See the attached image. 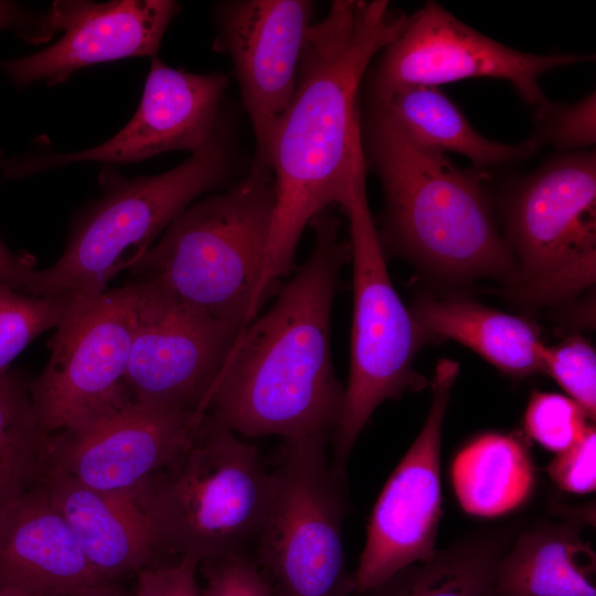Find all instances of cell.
Listing matches in <instances>:
<instances>
[{
  "label": "cell",
  "mask_w": 596,
  "mask_h": 596,
  "mask_svg": "<svg viewBox=\"0 0 596 596\" xmlns=\"http://www.w3.org/2000/svg\"><path fill=\"white\" fill-rule=\"evenodd\" d=\"M407 19L385 0H336L308 28L296 89L269 147L276 201L254 313L295 268L305 227L332 204L341 205L365 168L360 86Z\"/></svg>",
  "instance_id": "obj_1"
},
{
  "label": "cell",
  "mask_w": 596,
  "mask_h": 596,
  "mask_svg": "<svg viewBox=\"0 0 596 596\" xmlns=\"http://www.w3.org/2000/svg\"><path fill=\"white\" fill-rule=\"evenodd\" d=\"M309 225V257L243 330L210 395L206 413L235 434L328 436L339 419L344 389L332 364L330 319L350 244L330 207Z\"/></svg>",
  "instance_id": "obj_2"
},
{
  "label": "cell",
  "mask_w": 596,
  "mask_h": 596,
  "mask_svg": "<svg viewBox=\"0 0 596 596\" xmlns=\"http://www.w3.org/2000/svg\"><path fill=\"white\" fill-rule=\"evenodd\" d=\"M361 135L384 190L382 238L392 249L445 279L486 276L513 284L517 263L477 170L413 142L374 106Z\"/></svg>",
  "instance_id": "obj_3"
},
{
  "label": "cell",
  "mask_w": 596,
  "mask_h": 596,
  "mask_svg": "<svg viewBox=\"0 0 596 596\" xmlns=\"http://www.w3.org/2000/svg\"><path fill=\"white\" fill-rule=\"evenodd\" d=\"M270 171L251 167L227 191L188 206L132 266L189 308L245 329L275 209Z\"/></svg>",
  "instance_id": "obj_4"
},
{
  "label": "cell",
  "mask_w": 596,
  "mask_h": 596,
  "mask_svg": "<svg viewBox=\"0 0 596 596\" xmlns=\"http://www.w3.org/2000/svg\"><path fill=\"white\" fill-rule=\"evenodd\" d=\"M234 167L233 139L220 119L207 143L167 172L128 180L104 169L103 196L77 216L62 256L47 269L36 270L28 294H103L196 198L224 187Z\"/></svg>",
  "instance_id": "obj_5"
},
{
  "label": "cell",
  "mask_w": 596,
  "mask_h": 596,
  "mask_svg": "<svg viewBox=\"0 0 596 596\" xmlns=\"http://www.w3.org/2000/svg\"><path fill=\"white\" fill-rule=\"evenodd\" d=\"M270 490L258 449L205 412L187 446L138 494L161 547L204 563L255 545Z\"/></svg>",
  "instance_id": "obj_6"
},
{
  "label": "cell",
  "mask_w": 596,
  "mask_h": 596,
  "mask_svg": "<svg viewBox=\"0 0 596 596\" xmlns=\"http://www.w3.org/2000/svg\"><path fill=\"white\" fill-rule=\"evenodd\" d=\"M340 206L350 222L353 263L350 376L332 430L331 468L342 479L351 450L375 408L425 385L413 362L419 349L435 339L417 323L391 281L369 209L365 171L354 177Z\"/></svg>",
  "instance_id": "obj_7"
},
{
  "label": "cell",
  "mask_w": 596,
  "mask_h": 596,
  "mask_svg": "<svg viewBox=\"0 0 596 596\" xmlns=\"http://www.w3.org/2000/svg\"><path fill=\"white\" fill-rule=\"evenodd\" d=\"M328 436L284 439L272 472L254 560L273 596H349L340 481L327 459Z\"/></svg>",
  "instance_id": "obj_8"
},
{
  "label": "cell",
  "mask_w": 596,
  "mask_h": 596,
  "mask_svg": "<svg viewBox=\"0 0 596 596\" xmlns=\"http://www.w3.org/2000/svg\"><path fill=\"white\" fill-rule=\"evenodd\" d=\"M517 263L512 296L529 307L565 301L596 278V155L566 153L524 179L508 204Z\"/></svg>",
  "instance_id": "obj_9"
},
{
  "label": "cell",
  "mask_w": 596,
  "mask_h": 596,
  "mask_svg": "<svg viewBox=\"0 0 596 596\" xmlns=\"http://www.w3.org/2000/svg\"><path fill=\"white\" fill-rule=\"evenodd\" d=\"M137 297L135 280L97 296H75L50 340L45 368L29 383L49 435L84 428L132 401L125 375Z\"/></svg>",
  "instance_id": "obj_10"
},
{
  "label": "cell",
  "mask_w": 596,
  "mask_h": 596,
  "mask_svg": "<svg viewBox=\"0 0 596 596\" xmlns=\"http://www.w3.org/2000/svg\"><path fill=\"white\" fill-rule=\"evenodd\" d=\"M594 60L592 54L536 55L505 46L468 26L440 4L428 1L407 22L374 64L370 106H379L408 86H435L464 78L510 82L535 107L547 98L539 77L553 68Z\"/></svg>",
  "instance_id": "obj_11"
},
{
  "label": "cell",
  "mask_w": 596,
  "mask_h": 596,
  "mask_svg": "<svg viewBox=\"0 0 596 596\" xmlns=\"http://www.w3.org/2000/svg\"><path fill=\"white\" fill-rule=\"evenodd\" d=\"M138 297L125 381L138 403L206 412L214 384L244 329L181 304L135 278Z\"/></svg>",
  "instance_id": "obj_12"
},
{
  "label": "cell",
  "mask_w": 596,
  "mask_h": 596,
  "mask_svg": "<svg viewBox=\"0 0 596 596\" xmlns=\"http://www.w3.org/2000/svg\"><path fill=\"white\" fill-rule=\"evenodd\" d=\"M456 361L441 359L433 379L425 424L397 465L372 510L365 546L353 576L355 592H374L414 563L430 560L441 514L440 436Z\"/></svg>",
  "instance_id": "obj_13"
},
{
  "label": "cell",
  "mask_w": 596,
  "mask_h": 596,
  "mask_svg": "<svg viewBox=\"0 0 596 596\" xmlns=\"http://www.w3.org/2000/svg\"><path fill=\"white\" fill-rule=\"evenodd\" d=\"M312 17L313 2L307 0H234L216 8L213 49L233 61L254 130V168L270 171L272 137L294 96Z\"/></svg>",
  "instance_id": "obj_14"
},
{
  "label": "cell",
  "mask_w": 596,
  "mask_h": 596,
  "mask_svg": "<svg viewBox=\"0 0 596 596\" xmlns=\"http://www.w3.org/2000/svg\"><path fill=\"white\" fill-rule=\"evenodd\" d=\"M228 86L223 73L194 74L153 57L138 109L106 142L81 152L35 153L7 160L3 172L21 178L78 161L130 163L171 151L202 149L220 123V103Z\"/></svg>",
  "instance_id": "obj_15"
},
{
  "label": "cell",
  "mask_w": 596,
  "mask_h": 596,
  "mask_svg": "<svg viewBox=\"0 0 596 596\" xmlns=\"http://www.w3.org/2000/svg\"><path fill=\"white\" fill-rule=\"evenodd\" d=\"M204 414L131 401L84 428L50 435L45 471L98 490L136 489L187 446Z\"/></svg>",
  "instance_id": "obj_16"
},
{
  "label": "cell",
  "mask_w": 596,
  "mask_h": 596,
  "mask_svg": "<svg viewBox=\"0 0 596 596\" xmlns=\"http://www.w3.org/2000/svg\"><path fill=\"white\" fill-rule=\"evenodd\" d=\"M51 13L62 38L29 56L0 60V68L20 87L65 82L92 64L158 52L180 6L171 0L54 1Z\"/></svg>",
  "instance_id": "obj_17"
},
{
  "label": "cell",
  "mask_w": 596,
  "mask_h": 596,
  "mask_svg": "<svg viewBox=\"0 0 596 596\" xmlns=\"http://www.w3.org/2000/svg\"><path fill=\"white\" fill-rule=\"evenodd\" d=\"M102 583L41 479L0 507V588L70 596Z\"/></svg>",
  "instance_id": "obj_18"
},
{
  "label": "cell",
  "mask_w": 596,
  "mask_h": 596,
  "mask_svg": "<svg viewBox=\"0 0 596 596\" xmlns=\"http://www.w3.org/2000/svg\"><path fill=\"white\" fill-rule=\"evenodd\" d=\"M41 481L104 582L142 567L162 549L138 488L98 490L50 470Z\"/></svg>",
  "instance_id": "obj_19"
},
{
  "label": "cell",
  "mask_w": 596,
  "mask_h": 596,
  "mask_svg": "<svg viewBox=\"0 0 596 596\" xmlns=\"http://www.w3.org/2000/svg\"><path fill=\"white\" fill-rule=\"evenodd\" d=\"M435 340L454 339L502 372L522 377L542 371L545 345L538 328L510 313L462 299L419 298L411 308Z\"/></svg>",
  "instance_id": "obj_20"
},
{
  "label": "cell",
  "mask_w": 596,
  "mask_h": 596,
  "mask_svg": "<svg viewBox=\"0 0 596 596\" xmlns=\"http://www.w3.org/2000/svg\"><path fill=\"white\" fill-rule=\"evenodd\" d=\"M374 107L380 108L413 142L441 153H459L468 158L477 171L525 160L540 148L532 137L518 145L483 137L435 86L404 87Z\"/></svg>",
  "instance_id": "obj_21"
},
{
  "label": "cell",
  "mask_w": 596,
  "mask_h": 596,
  "mask_svg": "<svg viewBox=\"0 0 596 596\" xmlns=\"http://www.w3.org/2000/svg\"><path fill=\"white\" fill-rule=\"evenodd\" d=\"M594 552L566 528L523 534L502 557L497 596H596Z\"/></svg>",
  "instance_id": "obj_22"
},
{
  "label": "cell",
  "mask_w": 596,
  "mask_h": 596,
  "mask_svg": "<svg viewBox=\"0 0 596 596\" xmlns=\"http://www.w3.org/2000/svg\"><path fill=\"white\" fill-rule=\"evenodd\" d=\"M451 480L461 508L496 517L522 504L534 485V470L523 444L510 436L483 434L455 457Z\"/></svg>",
  "instance_id": "obj_23"
},
{
  "label": "cell",
  "mask_w": 596,
  "mask_h": 596,
  "mask_svg": "<svg viewBox=\"0 0 596 596\" xmlns=\"http://www.w3.org/2000/svg\"><path fill=\"white\" fill-rule=\"evenodd\" d=\"M29 383L9 371L0 376V507L45 471L50 435L38 418Z\"/></svg>",
  "instance_id": "obj_24"
},
{
  "label": "cell",
  "mask_w": 596,
  "mask_h": 596,
  "mask_svg": "<svg viewBox=\"0 0 596 596\" xmlns=\"http://www.w3.org/2000/svg\"><path fill=\"white\" fill-rule=\"evenodd\" d=\"M501 558L488 543L451 547L404 568L375 590L379 596H497Z\"/></svg>",
  "instance_id": "obj_25"
},
{
  "label": "cell",
  "mask_w": 596,
  "mask_h": 596,
  "mask_svg": "<svg viewBox=\"0 0 596 596\" xmlns=\"http://www.w3.org/2000/svg\"><path fill=\"white\" fill-rule=\"evenodd\" d=\"M75 296H33L0 283V376L39 334L56 328Z\"/></svg>",
  "instance_id": "obj_26"
},
{
  "label": "cell",
  "mask_w": 596,
  "mask_h": 596,
  "mask_svg": "<svg viewBox=\"0 0 596 596\" xmlns=\"http://www.w3.org/2000/svg\"><path fill=\"white\" fill-rule=\"evenodd\" d=\"M542 371L550 374L590 419L596 414V353L582 337L544 348Z\"/></svg>",
  "instance_id": "obj_27"
},
{
  "label": "cell",
  "mask_w": 596,
  "mask_h": 596,
  "mask_svg": "<svg viewBox=\"0 0 596 596\" xmlns=\"http://www.w3.org/2000/svg\"><path fill=\"white\" fill-rule=\"evenodd\" d=\"M586 417L570 397L534 392L525 411L524 428L544 448L558 454L581 438L587 428Z\"/></svg>",
  "instance_id": "obj_28"
},
{
  "label": "cell",
  "mask_w": 596,
  "mask_h": 596,
  "mask_svg": "<svg viewBox=\"0 0 596 596\" xmlns=\"http://www.w3.org/2000/svg\"><path fill=\"white\" fill-rule=\"evenodd\" d=\"M535 110L532 138L539 146L547 142L561 151H568L595 145V92L572 105L547 99Z\"/></svg>",
  "instance_id": "obj_29"
},
{
  "label": "cell",
  "mask_w": 596,
  "mask_h": 596,
  "mask_svg": "<svg viewBox=\"0 0 596 596\" xmlns=\"http://www.w3.org/2000/svg\"><path fill=\"white\" fill-rule=\"evenodd\" d=\"M206 564V586L201 596H273L254 558L246 553L227 555Z\"/></svg>",
  "instance_id": "obj_30"
},
{
  "label": "cell",
  "mask_w": 596,
  "mask_h": 596,
  "mask_svg": "<svg viewBox=\"0 0 596 596\" xmlns=\"http://www.w3.org/2000/svg\"><path fill=\"white\" fill-rule=\"evenodd\" d=\"M546 471L565 491L578 494L593 492L596 488L595 427L587 426L578 440L557 454Z\"/></svg>",
  "instance_id": "obj_31"
},
{
  "label": "cell",
  "mask_w": 596,
  "mask_h": 596,
  "mask_svg": "<svg viewBox=\"0 0 596 596\" xmlns=\"http://www.w3.org/2000/svg\"><path fill=\"white\" fill-rule=\"evenodd\" d=\"M200 561L191 556L168 565L142 568L135 596H201L195 572Z\"/></svg>",
  "instance_id": "obj_32"
},
{
  "label": "cell",
  "mask_w": 596,
  "mask_h": 596,
  "mask_svg": "<svg viewBox=\"0 0 596 596\" xmlns=\"http://www.w3.org/2000/svg\"><path fill=\"white\" fill-rule=\"evenodd\" d=\"M0 30H12L31 43L45 42L57 32L50 11L32 13L8 1H0Z\"/></svg>",
  "instance_id": "obj_33"
},
{
  "label": "cell",
  "mask_w": 596,
  "mask_h": 596,
  "mask_svg": "<svg viewBox=\"0 0 596 596\" xmlns=\"http://www.w3.org/2000/svg\"><path fill=\"white\" fill-rule=\"evenodd\" d=\"M36 270L30 258L14 255L0 240V283L28 292Z\"/></svg>",
  "instance_id": "obj_34"
},
{
  "label": "cell",
  "mask_w": 596,
  "mask_h": 596,
  "mask_svg": "<svg viewBox=\"0 0 596 596\" xmlns=\"http://www.w3.org/2000/svg\"><path fill=\"white\" fill-rule=\"evenodd\" d=\"M70 596H120L107 583H102Z\"/></svg>",
  "instance_id": "obj_35"
},
{
  "label": "cell",
  "mask_w": 596,
  "mask_h": 596,
  "mask_svg": "<svg viewBox=\"0 0 596 596\" xmlns=\"http://www.w3.org/2000/svg\"><path fill=\"white\" fill-rule=\"evenodd\" d=\"M0 596H25V595L19 594L10 589L0 588Z\"/></svg>",
  "instance_id": "obj_36"
}]
</instances>
